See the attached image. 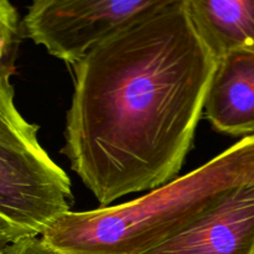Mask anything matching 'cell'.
I'll return each instance as SVG.
<instances>
[{
  "label": "cell",
  "mask_w": 254,
  "mask_h": 254,
  "mask_svg": "<svg viewBox=\"0 0 254 254\" xmlns=\"http://www.w3.org/2000/svg\"><path fill=\"white\" fill-rule=\"evenodd\" d=\"M216 62L186 0H166L72 67L61 153L101 207L176 179Z\"/></svg>",
  "instance_id": "6da1fadb"
},
{
  "label": "cell",
  "mask_w": 254,
  "mask_h": 254,
  "mask_svg": "<svg viewBox=\"0 0 254 254\" xmlns=\"http://www.w3.org/2000/svg\"><path fill=\"white\" fill-rule=\"evenodd\" d=\"M248 184H254V134L141 197L69 211L41 238L59 254H144L188 230Z\"/></svg>",
  "instance_id": "7a4b0ae2"
},
{
  "label": "cell",
  "mask_w": 254,
  "mask_h": 254,
  "mask_svg": "<svg viewBox=\"0 0 254 254\" xmlns=\"http://www.w3.org/2000/svg\"><path fill=\"white\" fill-rule=\"evenodd\" d=\"M11 74L0 71V220L41 237L73 203L68 175L39 141V127L15 106Z\"/></svg>",
  "instance_id": "3957f363"
},
{
  "label": "cell",
  "mask_w": 254,
  "mask_h": 254,
  "mask_svg": "<svg viewBox=\"0 0 254 254\" xmlns=\"http://www.w3.org/2000/svg\"><path fill=\"white\" fill-rule=\"evenodd\" d=\"M166 0H36L22 27L51 56L73 67L91 50Z\"/></svg>",
  "instance_id": "277c9868"
},
{
  "label": "cell",
  "mask_w": 254,
  "mask_h": 254,
  "mask_svg": "<svg viewBox=\"0 0 254 254\" xmlns=\"http://www.w3.org/2000/svg\"><path fill=\"white\" fill-rule=\"evenodd\" d=\"M254 184L238 188L191 227L144 254H253Z\"/></svg>",
  "instance_id": "5b68a950"
},
{
  "label": "cell",
  "mask_w": 254,
  "mask_h": 254,
  "mask_svg": "<svg viewBox=\"0 0 254 254\" xmlns=\"http://www.w3.org/2000/svg\"><path fill=\"white\" fill-rule=\"evenodd\" d=\"M203 112L220 133H254V46L233 50L217 60Z\"/></svg>",
  "instance_id": "8992f818"
},
{
  "label": "cell",
  "mask_w": 254,
  "mask_h": 254,
  "mask_svg": "<svg viewBox=\"0 0 254 254\" xmlns=\"http://www.w3.org/2000/svg\"><path fill=\"white\" fill-rule=\"evenodd\" d=\"M195 29L216 61L254 46V0H186Z\"/></svg>",
  "instance_id": "52a82bcc"
},
{
  "label": "cell",
  "mask_w": 254,
  "mask_h": 254,
  "mask_svg": "<svg viewBox=\"0 0 254 254\" xmlns=\"http://www.w3.org/2000/svg\"><path fill=\"white\" fill-rule=\"evenodd\" d=\"M21 27L16 7L7 0H0V71L14 74L19 51Z\"/></svg>",
  "instance_id": "ba28073f"
},
{
  "label": "cell",
  "mask_w": 254,
  "mask_h": 254,
  "mask_svg": "<svg viewBox=\"0 0 254 254\" xmlns=\"http://www.w3.org/2000/svg\"><path fill=\"white\" fill-rule=\"evenodd\" d=\"M4 254H59L50 248L41 237H25L15 241Z\"/></svg>",
  "instance_id": "9c48e42d"
},
{
  "label": "cell",
  "mask_w": 254,
  "mask_h": 254,
  "mask_svg": "<svg viewBox=\"0 0 254 254\" xmlns=\"http://www.w3.org/2000/svg\"><path fill=\"white\" fill-rule=\"evenodd\" d=\"M27 237L25 233L20 232L19 230L14 228L6 223L5 221L0 220V254H4L6 248L15 241L21 240V238Z\"/></svg>",
  "instance_id": "30bf717a"
},
{
  "label": "cell",
  "mask_w": 254,
  "mask_h": 254,
  "mask_svg": "<svg viewBox=\"0 0 254 254\" xmlns=\"http://www.w3.org/2000/svg\"><path fill=\"white\" fill-rule=\"evenodd\" d=\"M253 254H254V252H253Z\"/></svg>",
  "instance_id": "8fae6325"
}]
</instances>
